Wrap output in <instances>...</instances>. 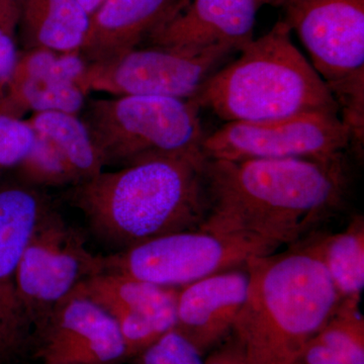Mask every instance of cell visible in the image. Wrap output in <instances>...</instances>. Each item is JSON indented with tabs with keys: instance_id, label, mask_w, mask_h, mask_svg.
Listing matches in <instances>:
<instances>
[{
	"instance_id": "1",
	"label": "cell",
	"mask_w": 364,
	"mask_h": 364,
	"mask_svg": "<svg viewBox=\"0 0 364 364\" xmlns=\"http://www.w3.org/2000/svg\"><path fill=\"white\" fill-rule=\"evenodd\" d=\"M210 210L200 228L293 246L343 208L349 188L344 155L239 161L208 160Z\"/></svg>"
},
{
	"instance_id": "2",
	"label": "cell",
	"mask_w": 364,
	"mask_h": 364,
	"mask_svg": "<svg viewBox=\"0 0 364 364\" xmlns=\"http://www.w3.org/2000/svg\"><path fill=\"white\" fill-rule=\"evenodd\" d=\"M205 156H159L71 186L67 200L93 233L124 250L202 227L210 210Z\"/></svg>"
},
{
	"instance_id": "3",
	"label": "cell",
	"mask_w": 364,
	"mask_h": 364,
	"mask_svg": "<svg viewBox=\"0 0 364 364\" xmlns=\"http://www.w3.org/2000/svg\"><path fill=\"white\" fill-rule=\"evenodd\" d=\"M245 303L232 334L248 364H296L340 299L309 241L249 261Z\"/></svg>"
},
{
	"instance_id": "4",
	"label": "cell",
	"mask_w": 364,
	"mask_h": 364,
	"mask_svg": "<svg viewBox=\"0 0 364 364\" xmlns=\"http://www.w3.org/2000/svg\"><path fill=\"white\" fill-rule=\"evenodd\" d=\"M284 21L240 49L193 98L226 123L267 122L306 114H338L331 91L294 45Z\"/></svg>"
},
{
	"instance_id": "5",
	"label": "cell",
	"mask_w": 364,
	"mask_h": 364,
	"mask_svg": "<svg viewBox=\"0 0 364 364\" xmlns=\"http://www.w3.org/2000/svg\"><path fill=\"white\" fill-rule=\"evenodd\" d=\"M193 100L124 95L86 100L83 123L104 167L159 156H203L205 140Z\"/></svg>"
},
{
	"instance_id": "6",
	"label": "cell",
	"mask_w": 364,
	"mask_h": 364,
	"mask_svg": "<svg viewBox=\"0 0 364 364\" xmlns=\"http://www.w3.org/2000/svg\"><path fill=\"white\" fill-rule=\"evenodd\" d=\"M279 248L246 235L191 230L102 256V272L121 273L157 286L182 287L215 273L246 267L253 258Z\"/></svg>"
},
{
	"instance_id": "7",
	"label": "cell",
	"mask_w": 364,
	"mask_h": 364,
	"mask_svg": "<svg viewBox=\"0 0 364 364\" xmlns=\"http://www.w3.org/2000/svg\"><path fill=\"white\" fill-rule=\"evenodd\" d=\"M229 47L200 50L142 46L98 63H87L81 87L114 97L152 95L191 100L230 55Z\"/></svg>"
},
{
	"instance_id": "8",
	"label": "cell",
	"mask_w": 364,
	"mask_h": 364,
	"mask_svg": "<svg viewBox=\"0 0 364 364\" xmlns=\"http://www.w3.org/2000/svg\"><path fill=\"white\" fill-rule=\"evenodd\" d=\"M102 272V256L90 252L82 235L48 208L28 239L18 273V296L33 330L79 284Z\"/></svg>"
},
{
	"instance_id": "9",
	"label": "cell",
	"mask_w": 364,
	"mask_h": 364,
	"mask_svg": "<svg viewBox=\"0 0 364 364\" xmlns=\"http://www.w3.org/2000/svg\"><path fill=\"white\" fill-rule=\"evenodd\" d=\"M351 136L338 114L314 112L267 122H230L205 136L208 160L342 156Z\"/></svg>"
},
{
	"instance_id": "10",
	"label": "cell",
	"mask_w": 364,
	"mask_h": 364,
	"mask_svg": "<svg viewBox=\"0 0 364 364\" xmlns=\"http://www.w3.org/2000/svg\"><path fill=\"white\" fill-rule=\"evenodd\" d=\"M296 31L328 88L364 77V0H284Z\"/></svg>"
},
{
	"instance_id": "11",
	"label": "cell",
	"mask_w": 364,
	"mask_h": 364,
	"mask_svg": "<svg viewBox=\"0 0 364 364\" xmlns=\"http://www.w3.org/2000/svg\"><path fill=\"white\" fill-rule=\"evenodd\" d=\"M50 207L32 186H0V363L18 353L30 335L32 325L18 296V267L36 225Z\"/></svg>"
},
{
	"instance_id": "12",
	"label": "cell",
	"mask_w": 364,
	"mask_h": 364,
	"mask_svg": "<svg viewBox=\"0 0 364 364\" xmlns=\"http://www.w3.org/2000/svg\"><path fill=\"white\" fill-rule=\"evenodd\" d=\"M178 291L102 272L83 280L72 294L91 299L114 318L131 358L174 329Z\"/></svg>"
},
{
	"instance_id": "13",
	"label": "cell",
	"mask_w": 364,
	"mask_h": 364,
	"mask_svg": "<svg viewBox=\"0 0 364 364\" xmlns=\"http://www.w3.org/2000/svg\"><path fill=\"white\" fill-rule=\"evenodd\" d=\"M43 364H116L127 358L116 321L85 296L71 294L36 328Z\"/></svg>"
},
{
	"instance_id": "14",
	"label": "cell",
	"mask_w": 364,
	"mask_h": 364,
	"mask_svg": "<svg viewBox=\"0 0 364 364\" xmlns=\"http://www.w3.org/2000/svg\"><path fill=\"white\" fill-rule=\"evenodd\" d=\"M86 66L80 53L20 52L11 77L0 85V107L18 117L45 112L78 116L88 95L80 85Z\"/></svg>"
},
{
	"instance_id": "15",
	"label": "cell",
	"mask_w": 364,
	"mask_h": 364,
	"mask_svg": "<svg viewBox=\"0 0 364 364\" xmlns=\"http://www.w3.org/2000/svg\"><path fill=\"white\" fill-rule=\"evenodd\" d=\"M260 4L258 0H188L142 46L186 50L229 47L240 51L253 40Z\"/></svg>"
},
{
	"instance_id": "16",
	"label": "cell",
	"mask_w": 364,
	"mask_h": 364,
	"mask_svg": "<svg viewBox=\"0 0 364 364\" xmlns=\"http://www.w3.org/2000/svg\"><path fill=\"white\" fill-rule=\"evenodd\" d=\"M248 287L247 268L241 267L179 287L174 330L205 355L233 332Z\"/></svg>"
},
{
	"instance_id": "17",
	"label": "cell",
	"mask_w": 364,
	"mask_h": 364,
	"mask_svg": "<svg viewBox=\"0 0 364 364\" xmlns=\"http://www.w3.org/2000/svg\"><path fill=\"white\" fill-rule=\"evenodd\" d=\"M188 1L105 0L90 16L81 57L86 63H98L140 47L155 28Z\"/></svg>"
},
{
	"instance_id": "18",
	"label": "cell",
	"mask_w": 364,
	"mask_h": 364,
	"mask_svg": "<svg viewBox=\"0 0 364 364\" xmlns=\"http://www.w3.org/2000/svg\"><path fill=\"white\" fill-rule=\"evenodd\" d=\"M88 25L78 0H21L18 28L25 50L80 53Z\"/></svg>"
},
{
	"instance_id": "19",
	"label": "cell",
	"mask_w": 364,
	"mask_h": 364,
	"mask_svg": "<svg viewBox=\"0 0 364 364\" xmlns=\"http://www.w3.org/2000/svg\"><path fill=\"white\" fill-rule=\"evenodd\" d=\"M327 270L340 299L360 301L364 287V220L356 215L343 231L306 238Z\"/></svg>"
},
{
	"instance_id": "20",
	"label": "cell",
	"mask_w": 364,
	"mask_h": 364,
	"mask_svg": "<svg viewBox=\"0 0 364 364\" xmlns=\"http://www.w3.org/2000/svg\"><path fill=\"white\" fill-rule=\"evenodd\" d=\"M360 301L342 299L296 364H364V318Z\"/></svg>"
},
{
	"instance_id": "21",
	"label": "cell",
	"mask_w": 364,
	"mask_h": 364,
	"mask_svg": "<svg viewBox=\"0 0 364 364\" xmlns=\"http://www.w3.org/2000/svg\"><path fill=\"white\" fill-rule=\"evenodd\" d=\"M33 132L45 136L65 159L79 182L87 181L104 170L88 129L77 114L61 112L33 114L28 119Z\"/></svg>"
},
{
	"instance_id": "22",
	"label": "cell",
	"mask_w": 364,
	"mask_h": 364,
	"mask_svg": "<svg viewBox=\"0 0 364 364\" xmlns=\"http://www.w3.org/2000/svg\"><path fill=\"white\" fill-rule=\"evenodd\" d=\"M25 183L33 188L73 186L77 177L63 157L45 136L35 133L32 149L18 166Z\"/></svg>"
},
{
	"instance_id": "23",
	"label": "cell",
	"mask_w": 364,
	"mask_h": 364,
	"mask_svg": "<svg viewBox=\"0 0 364 364\" xmlns=\"http://www.w3.org/2000/svg\"><path fill=\"white\" fill-rule=\"evenodd\" d=\"M35 142V132L28 119L0 107V172L18 167Z\"/></svg>"
},
{
	"instance_id": "24",
	"label": "cell",
	"mask_w": 364,
	"mask_h": 364,
	"mask_svg": "<svg viewBox=\"0 0 364 364\" xmlns=\"http://www.w3.org/2000/svg\"><path fill=\"white\" fill-rule=\"evenodd\" d=\"M203 356L176 330H171L136 356L138 364H203Z\"/></svg>"
},
{
	"instance_id": "25",
	"label": "cell",
	"mask_w": 364,
	"mask_h": 364,
	"mask_svg": "<svg viewBox=\"0 0 364 364\" xmlns=\"http://www.w3.org/2000/svg\"><path fill=\"white\" fill-rule=\"evenodd\" d=\"M203 364H248L245 351L238 339L230 335L219 346L208 352Z\"/></svg>"
},
{
	"instance_id": "26",
	"label": "cell",
	"mask_w": 364,
	"mask_h": 364,
	"mask_svg": "<svg viewBox=\"0 0 364 364\" xmlns=\"http://www.w3.org/2000/svg\"><path fill=\"white\" fill-rule=\"evenodd\" d=\"M16 30L0 28V85L11 77L20 52L16 49Z\"/></svg>"
},
{
	"instance_id": "27",
	"label": "cell",
	"mask_w": 364,
	"mask_h": 364,
	"mask_svg": "<svg viewBox=\"0 0 364 364\" xmlns=\"http://www.w3.org/2000/svg\"><path fill=\"white\" fill-rule=\"evenodd\" d=\"M21 0H0V28L16 30L21 16Z\"/></svg>"
},
{
	"instance_id": "28",
	"label": "cell",
	"mask_w": 364,
	"mask_h": 364,
	"mask_svg": "<svg viewBox=\"0 0 364 364\" xmlns=\"http://www.w3.org/2000/svg\"><path fill=\"white\" fill-rule=\"evenodd\" d=\"M80 2L81 6L85 9L86 13L91 14L95 13V11L102 6L105 0H78Z\"/></svg>"
},
{
	"instance_id": "29",
	"label": "cell",
	"mask_w": 364,
	"mask_h": 364,
	"mask_svg": "<svg viewBox=\"0 0 364 364\" xmlns=\"http://www.w3.org/2000/svg\"><path fill=\"white\" fill-rule=\"evenodd\" d=\"M260 4H282L284 0H258Z\"/></svg>"
}]
</instances>
